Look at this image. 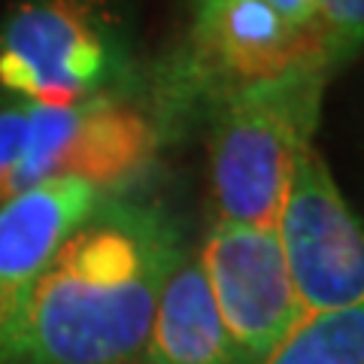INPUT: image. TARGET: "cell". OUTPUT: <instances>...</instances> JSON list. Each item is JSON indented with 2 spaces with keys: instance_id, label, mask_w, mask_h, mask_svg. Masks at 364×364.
I'll return each instance as SVG.
<instances>
[{
  "instance_id": "obj_14",
  "label": "cell",
  "mask_w": 364,
  "mask_h": 364,
  "mask_svg": "<svg viewBox=\"0 0 364 364\" xmlns=\"http://www.w3.org/2000/svg\"><path fill=\"white\" fill-rule=\"evenodd\" d=\"M210 4H215V0H188L191 13H195V9H203V6H210Z\"/></svg>"
},
{
  "instance_id": "obj_6",
  "label": "cell",
  "mask_w": 364,
  "mask_h": 364,
  "mask_svg": "<svg viewBox=\"0 0 364 364\" xmlns=\"http://www.w3.org/2000/svg\"><path fill=\"white\" fill-rule=\"evenodd\" d=\"M273 228L304 316L364 304V222L316 143L294 164Z\"/></svg>"
},
{
  "instance_id": "obj_5",
  "label": "cell",
  "mask_w": 364,
  "mask_h": 364,
  "mask_svg": "<svg viewBox=\"0 0 364 364\" xmlns=\"http://www.w3.org/2000/svg\"><path fill=\"white\" fill-rule=\"evenodd\" d=\"M31 107V104H28ZM161 128L131 97H97L73 107H31L25 146L9 195L49 179H82L104 195L152 164Z\"/></svg>"
},
{
  "instance_id": "obj_13",
  "label": "cell",
  "mask_w": 364,
  "mask_h": 364,
  "mask_svg": "<svg viewBox=\"0 0 364 364\" xmlns=\"http://www.w3.org/2000/svg\"><path fill=\"white\" fill-rule=\"evenodd\" d=\"M264 4L282 21H286L289 28H294V31H310L322 0H264Z\"/></svg>"
},
{
  "instance_id": "obj_9",
  "label": "cell",
  "mask_w": 364,
  "mask_h": 364,
  "mask_svg": "<svg viewBox=\"0 0 364 364\" xmlns=\"http://www.w3.org/2000/svg\"><path fill=\"white\" fill-rule=\"evenodd\" d=\"M136 364H243L225 331L198 252L186 249L170 270Z\"/></svg>"
},
{
  "instance_id": "obj_10",
  "label": "cell",
  "mask_w": 364,
  "mask_h": 364,
  "mask_svg": "<svg viewBox=\"0 0 364 364\" xmlns=\"http://www.w3.org/2000/svg\"><path fill=\"white\" fill-rule=\"evenodd\" d=\"M258 364H364V304L306 316Z\"/></svg>"
},
{
  "instance_id": "obj_2",
  "label": "cell",
  "mask_w": 364,
  "mask_h": 364,
  "mask_svg": "<svg viewBox=\"0 0 364 364\" xmlns=\"http://www.w3.org/2000/svg\"><path fill=\"white\" fill-rule=\"evenodd\" d=\"M331 76L322 58H306L231 91L210 109L215 222H277L294 164L313 146Z\"/></svg>"
},
{
  "instance_id": "obj_8",
  "label": "cell",
  "mask_w": 364,
  "mask_h": 364,
  "mask_svg": "<svg viewBox=\"0 0 364 364\" xmlns=\"http://www.w3.org/2000/svg\"><path fill=\"white\" fill-rule=\"evenodd\" d=\"M104 198L100 188L64 176L0 203V328L67 234L82 225Z\"/></svg>"
},
{
  "instance_id": "obj_7",
  "label": "cell",
  "mask_w": 364,
  "mask_h": 364,
  "mask_svg": "<svg viewBox=\"0 0 364 364\" xmlns=\"http://www.w3.org/2000/svg\"><path fill=\"white\" fill-rule=\"evenodd\" d=\"M198 258L243 364L264 361L306 318L273 225L213 222Z\"/></svg>"
},
{
  "instance_id": "obj_11",
  "label": "cell",
  "mask_w": 364,
  "mask_h": 364,
  "mask_svg": "<svg viewBox=\"0 0 364 364\" xmlns=\"http://www.w3.org/2000/svg\"><path fill=\"white\" fill-rule=\"evenodd\" d=\"M313 40L328 70H343L364 49V0H322L313 21Z\"/></svg>"
},
{
  "instance_id": "obj_3",
  "label": "cell",
  "mask_w": 364,
  "mask_h": 364,
  "mask_svg": "<svg viewBox=\"0 0 364 364\" xmlns=\"http://www.w3.org/2000/svg\"><path fill=\"white\" fill-rule=\"evenodd\" d=\"M136 55L112 0H18L0 21V107L131 97Z\"/></svg>"
},
{
  "instance_id": "obj_4",
  "label": "cell",
  "mask_w": 364,
  "mask_h": 364,
  "mask_svg": "<svg viewBox=\"0 0 364 364\" xmlns=\"http://www.w3.org/2000/svg\"><path fill=\"white\" fill-rule=\"evenodd\" d=\"M306 58H318L313 28H289L264 0H215L191 13L186 40L158 70L155 122L161 128L198 107L213 109L231 91Z\"/></svg>"
},
{
  "instance_id": "obj_12",
  "label": "cell",
  "mask_w": 364,
  "mask_h": 364,
  "mask_svg": "<svg viewBox=\"0 0 364 364\" xmlns=\"http://www.w3.org/2000/svg\"><path fill=\"white\" fill-rule=\"evenodd\" d=\"M31 107L28 104H4L0 107V203L9 200V186H13L16 164L25 146Z\"/></svg>"
},
{
  "instance_id": "obj_1",
  "label": "cell",
  "mask_w": 364,
  "mask_h": 364,
  "mask_svg": "<svg viewBox=\"0 0 364 364\" xmlns=\"http://www.w3.org/2000/svg\"><path fill=\"white\" fill-rule=\"evenodd\" d=\"M182 255L161 203L107 195L0 328V364H136Z\"/></svg>"
}]
</instances>
